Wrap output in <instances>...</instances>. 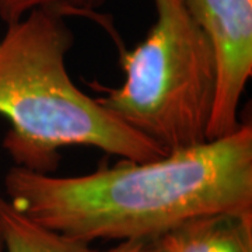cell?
<instances>
[{"label":"cell","mask_w":252,"mask_h":252,"mask_svg":"<svg viewBox=\"0 0 252 252\" xmlns=\"http://www.w3.org/2000/svg\"><path fill=\"white\" fill-rule=\"evenodd\" d=\"M6 198L41 224L94 243L165 234L209 213H252V126L170 152L62 177L11 167Z\"/></svg>","instance_id":"obj_1"},{"label":"cell","mask_w":252,"mask_h":252,"mask_svg":"<svg viewBox=\"0 0 252 252\" xmlns=\"http://www.w3.org/2000/svg\"><path fill=\"white\" fill-rule=\"evenodd\" d=\"M73 44L66 17L51 10L6 24L0 36V117L9 122L3 149L13 165L55 174L62 149L72 146L135 161L165 156L79 89L66 64Z\"/></svg>","instance_id":"obj_2"},{"label":"cell","mask_w":252,"mask_h":252,"mask_svg":"<svg viewBox=\"0 0 252 252\" xmlns=\"http://www.w3.org/2000/svg\"><path fill=\"white\" fill-rule=\"evenodd\" d=\"M154 23L143 39L119 49L125 79L119 87L97 86L95 98L164 153L209 140L219 86L212 39L182 0H152Z\"/></svg>","instance_id":"obj_3"},{"label":"cell","mask_w":252,"mask_h":252,"mask_svg":"<svg viewBox=\"0 0 252 252\" xmlns=\"http://www.w3.org/2000/svg\"><path fill=\"white\" fill-rule=\"evenodd\" d=\"M212 39L219 86L209 140L234 132L240 102L252 76V0H182Z\"/></svg>","instance_id":"obj_4"},{"label":"cell","mask_w":252,"mask_h":252,"mask_svg":"<svg viewBox=\"0 0 252 252\" xmlns=\"http://www.w3.org/2000/svg\"><path fill=\"white\" fill-rule=\"evenodd\" d=\"M161 238L168 252H252V213L192 217Z\"/></svg>","instance_id":"obj_5"},{"label":"cell","mask_w":252,"mask_h":252,"mask_svg":"<svg viewBox=\"0 0 252 252\" xmlns=\"http://www.w3.org/2000/svg\"><path fill=\"white\" fill-rule=\"evenodd\" d=\"M0 237L3 252H102L32 220L6 196H0Z\"/></svg>","instance_id":"obj_6"},{"label":"cell","mask_w":252,"mask_h":252,"mask_svg":"<svg viewBox=\"0 0 252 252\" xmlns=\"http://www.w3.org/2000/svg\"><path fill=\"white\" fill-rule=\"evenodd\" d=\"M105 0H0V20L4 24L17 21L18 18L34 10H51L63 17H101L98 9Z\"/></svg>","instance_id":"obj_7"},{"label":"cell","mask_w":252,"mask_h":252,"mask_svg":"<svg viewBox=\"0 0 252 252\" xmlns=\"http://www.w3.org/2000/svg\"><path fill=\"white\" fill-rule=\"evenodd\" d=\"M102 252H168L161 235L118 241L117 245Z\"/></svg>","instance_id":"obj_8"},{"label":"cell","mask_w":252,"mask_h":252,"mask_svg":"<svg viewBox=\"0 0 252 252\" xmlns=\"http://www.w3.org/2000/svg\"><path fill=\"white\" fill-rule=\"evenodd\" d=\"M0 252H3V243H1V237H0Z\"/></svg>","instance_id":"obj_9"}]
</instances>
